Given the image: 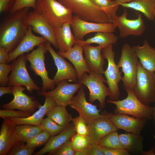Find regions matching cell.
I'll use <instances>...</instances> for the list:
<instances>
[{
	"instance_id": "cell-9",
	"label": "cell",
	"mask_w": 155,
	"mask_h": 155,
	"mask_svg": "<svg viewBox=\"0 0 155 155\" xmlns=\"http://www.w3.org/2000/svg\"><path fill=\"white\" fill-rule=\"evenodd\" d=\"M101 51L103 57L107 60L108 62L107 67L104 71V74L110 91L109 100H118L120 93L118 84L119 81L122 80V77L119 68L115 62V52L113 50V44L102 49Z\"/></svg>"
},
{
	"instance_id": "cell-35",
	"label": "cell",
	"mask_w": 155,
	"mask_h": 155,
	"mask_svg": "<svg viewBox=\"0 0 155 155\" xmlns=\"http://www.w3.org/2000/svg\"><path fill=\"white\" fill-rule=\"evenodd\" d=\"M40 126L43 131L47 132L51 137L59 134L63 131L66 127L59 125L48 117L43 119Z\"/></svg>"
},
{
	"instance_id": "cell-36",
	"label": "cell",
	"mask_w": 155,
	"mask_h": 155,
	"mask_svg": "<svg viewBox=\"0 0 155 155\" xmlns=\"http://www.w3.org/2000/svg\"><path fill=\"white\" fill-rule=\"evenodd\" d=\"M51 137L46 131H42L26 142V146L28 148H36L45 144Z\"/></svg>"
},
{
	"instance_id": "cell-13",
	"label": "cell",
	"mask_w": 155,
	"mask_h": 155,
	"mask_svg": "<svg viewBox=\"0 0 155 155\" xmlns=\"http://www.w3.org/2000/svg\"><path fill=\"white\" fill-rule=\"evenodd\" d=\"M68 106L76 111L87 125L94 119L105 116L100 113L101 110L97 108L96 105L87 101L83 85L78 90L77 95L73 97Z\"/></svg>"
},
{
	"instance_id": "cell-38",
	"label": "cell",
	"mask_w": 155,
	"mask_h": 155,
	"mask_svg": "<svg viewBox=\"0 0 155 155\" xmlns=\"http://www.w3.org/2000/svg\"><path fill=\"white\" fill-rule=\"evenodd\" d=\"M24 142L21 141L8 152V155H31L36 148H28Z\"/></svg>"
},
{
	"instance_id": "cell-12",
	"label": "cell",
	"mask_w": 155,
	"mask_h": 155,
	"mask_svg": "<svg viewBox=\"0 0 155 155\" xmlns=\"http://www.w3.org/2000/svg\"><path fill=\"white\" fill-rule=\"evenodd\" d=\"M67 81V80L61 81L57 84V87L53 90L45 92L39 91L38 94L51 98L55 102L57 105L66 107L69 104L74 94L83 85L78 82L71 84Z\"/></svg>"
},
{
	"instance_id": "cell-53",
	"label": "cell",
	"mask_w": 155,
	"mask_h": 155,
	"mask_svg": "<svg viewBox=\"0 0 155 155\" xmlns=\"http://www.w3.org/2000/svg\"><path fill=\"white\" fill-rule=\"evenodd\" d=\"M154 73H155V72H154Z\"/></svg>"
},
{
	"instance_id": "cell-41",
	"label": "cell",
	"mask_w": 155,
	"mask_h": 155,
	"mask_svg": "<svg viewBox=\"0 0 155 155\" xmlns=\"http://www.w3.org/2000/svg\"><path fill=\"white\" fill-rule=\"evenodd\" d=\"M14 109H4L0 110V117L3 119L10 117L24 118L28 117L31 114L20 110L16 111Z\"/></svg>"
},
{
	"instance_id": "cell-39",
	"label": "cell",
	"mask_w": 155,
	"mask_h": 155,
	"mask_svg": "<svg viewBox=\"0 0 155 155\" xmlns=\"http://www.w3.org/2000/svg\"><path fill=\"white\" fill-rule=\"evenodd\" d=\"M72 121L76 133L81 135H88L89 133L88 125L80 115L73 118Z\"/></svg>"
},
{
	"instance_id": "cell-31",
	"label": "cell",
	"mask_w": 155,
	"mask_h": 155,
	"mask_svg": "<svg viewBox=\"0 0 155 155\" xmlns=\"http://www.w3.org/2000/svg\"><path fill=\"white\" fill-rule=\"evenodd\" d=\"M45 115L59 125L67 127L72 121L71 115L67 111L66 107L56 105L49 110Z\"/></svg>"
},
{
	"instance_id": "cell-17",
	"label": "cell",
	"mask_w": 155,
	"mask_h": 155,
	"mask_svg": "<svg viewBox=\"0 0 155 155\" xmlns=\"http://www.w3.org/2000/svg\"><path fill=\"white\" fill-rule=\"evenodd\" d=\"M29 26L34 32L45 38L57 49H59L53 28L47 20L35 10L30 11L27 17Z\"/></svg>"
},
{
	"instance_id": "cell-1",
	"label": "cell",
	"mask_w": 155,
	"mask_h": 155,
	"mask_svg": "<svg viewBox=\"0 0 155 155\" xmlns=\"http://www.w3.org/2000/svg\"><path fill=\"white\" fill-rule=\"evenodd\" d=\"M30 8H24L9 14L0 24V47L9 53L17 47L27 31V17Z\"/></svg>"
},
{
	"instance_id": "cell-4",
	"label": "cell",
	"mask_w": 155,
	"mask_h": 155,
	"mask_svg": "<svg viewBox=\"0 0 155 155\" xmlns=\"http://www.w3.org/2000/svg\"><path fill=\"white\" fill-rule=\"evenodd\" d=\"M127 96L121 100H107V102L116 106L113 114H123L130 115L140 118L151 119L152 117L154 106L146 105L143 104L136 96L134 90L126 91Z\"/></svg>"
},
{
	"instance_id": "cell-18",
	"label": "cell",
	"mask_w": 155,
	"mask_h": 155,
	"mask_svg": "<svg viewBox=\"0 0 155 155\" xmlns=\"http://www.w3.org/2000/svg\"><path fill=\"white\" fill-rule=\"evenodd\" d=\"M3 119L0 130V155H6L21 139L16 131V125L9 118Z\"/></svg>"
},
{
	"instance_id": "cell-6",
	"label": "cell",
	"mask_w": 155,
	"mask_h": 155,
	"mask_svg": "<svg viewBox=\"0 0 155 155\" xmlns=\"http://www.w3.org/2000/svg\"><path fill=\"white\" fill-rule=\"evenodd\" d=\"M48 51L44 42L31 53L25 54L26 60L30 63L29 68L36 76H40L42 79V86L41 91L43 92L53 90L55 88V86L53 79L49 77L48 72L45 67V54Z\"/></svg>"
},
{
	"instance_id": "cell-11",
	"label": "cell",
	"mask_w": 155,
	"mask_h": 155,
	"mask_svg": "<svg viewBox=\"0 0 155 155\" xmlns=\"http://www.w3.org/2000/svg\"><path fill=\"white\" fill-rule=\"evenodd\" d=\"M128 15L127 9L124 8L121 15L116 16L112 20V22L120 31L119 37L124 38L130 35L140 36L142 34L145 26L141 14L139 13L136 19H128Z\"/></svg>"
},
{
	"instance_id": "cell-26",
	"label": "cell",
	"mask_w": 155,
	"mask_h": 155,
	"mask_svg": "<svg viewBox=\"0 0 155 155\" xmlns=\"http://www.w3.org/2000/svg\"><path fill=\"white\" fill-rule=\"evenodd\" d=\"M139 62L146 69L152 72H155V47H151L148 41L145 40L143 45L132 46Z\"/></svg>"
},
{
	"instance_id": "cell-45",
	"label": "cell",
	"mask_w": 155,
	"mask_h": 155,
	"mask_svg": "<svg viewBox=\"0 0 155 155\" xmlns=\"http://www.w3.org/2000/svg\"><path fill=\"white\" fill-rule=\"evenodd\" d=\"M16 0H0V12H9L12 8Z\"/></svg>"
},
{
	"instance_id": "cell-29",
	"label": "cell",
	"mask_w": 155,
	"mask_h": 155,
	"mask_svg": "<svg viewBox=\"0 0 155 155\" xmlns=\"http://www.w3.org/2000/svg\"><path fill=\"white\" fill-rule=\"evenodd\" d=\"M122 7L133 9L142 13L149 20L155 19L154 11L155 0H135L131 2L121 3Z\"/></svg>"
},
{
	"instance_id": "cell-51",
	"label": "cell",
	"mask_w": 155,
	"mask_h": 155,
	"mask_svg": "<svg viewBox=\"0 0 155 155\" xmlns=\"http://www.w3.org/2000/svg\"><path fill=\"white\" fill-rule=\"evenodd\" d=\"M154 112H153V114L152 117L153 118V119L154 121V123H155V103L154 104Z\"/></svg>"
},
{
	"instance_id": "cell-32",
	"label": "cell",
	"mask_w": 155,
	"mask_h": 155,
	"mask_svg": "<svg viewBox=\"0 0 155 155\" xmlns=\"http://www.w3.org/2000/svg\"><path fill=\"white\" fill-rule=\"evenodd\" d=\"M15 130L18 135L24 143L42 132L43 130L40 126L29 124L16 125Z\"/></svg>"
},
{
	"instance_id": "cell-30",
	"label": "cell",
	"mask_w": 155,
	"mask_h": 155,
	"mask_svg": "<svg viewBox=\"0 0 155 155\" xmlns=\"http://www.w3.org/2000/svg\"><path fill=\"white\" fill-rule=\"evenodd\" d=\"M118 40V37L113 33L98 32L94 36L85 40L76 39L75 42L79 44L82 46L92 43H96L103 49L106 48L111 44H115Z\"/></svg>"
},
{
	"instance_id": "cell-3",
	"label": "cell",
	"mask_w": 155,
	"mask_h": 155,
	"mask_svg": "<svg viewBox=\"0 0 155 155\" xmlns=\"http://www.w3.org/2000/svg\"><path fill=\"white\" fill-rule=\"evenodd\" d=\"M34 9L45 18L53 28L71 24L73 19L71 10L57 0H37Z\"/></svg>"
},
{
	"instance_id": "cell-47",
	"label": "cell",
	"mask_w": 155,
	"mask_h": 155,
	"mask_svg": "<svg viewBox=\"0 0 155 155\" xmlns=\"http://www.w3.org/2000/svg\"><path fill=\"white\" fill-rule=\"evenodd\" d=\"M9 53L5 48L0 47V63H7L9 59Z\"/></svg>"
},
{
	"instance_id": "cell-8",
	"label": "cell",
	"mask_w": 155,
	"mask_h": 155,
	"mask_svg": "<svg viewBox=\"0 0 155 155\" xmlns=\"http://www.w3.org/2000/svg\"><path fill=\"white\" fill-rule=\"evenodd\" d=\"M84 72L78 82L86 86L88 88L90 94L89 101L92 103L98 100L101 109L106 106V97L110 94L109 90L104 84L106 80L102 75L91 71L88 75Z\"/></svg>"
},
{
	"instance_id": "cell-37",
	"label": "cell",
	"mask_w": 155,
	"mask_h": 155,
	"mask_svg": "<svg viewBox=\"0 0 155 155\" xmlns=\"http://www.w3.org/2000/svg\"><path fill=\"white\" fill-rule=\"evenodd\" d=\"M72 145L76 151L83 150L90 145V140L88 135H84L76 133L71 138Z\"/></svg>"
},
{
	"instance_id": "cell-28",
	"label": "cell",
	"mask_w": 155,
	"mask_h": 155,
	"mask_svg": "<svg viewBox=\"0 0 155 155\" xmlns=\"http://www.w3.org/2000/svg\"><path fill=\"white\" fill-rule=\"evenodd\" d=\"M119 136L123 149L132 153L141 154L143 151L142 135L129 133L120 134Z\"/></svg>"
},
{
	"instance_id": "cell-33",
	"label": "cell",
	"mask_w": 155,
	"mask_h": 155,
	"mask_svg": "<svg viewBox=\"0 0 155 155\" xmlns=\"http://www.w3.org/2000/svg\"><path fill=\"white\" fill-rule=\"evenodd\" d=\"M119 135L117 131L112 132L101 139L98 144L104 148L123 149L120 141Z\"/></svg>"
},
{
	"instance_id": "cell-50",
	"label": "cell",
	"mask_w": 155,
	"mask_h": 155,
	"mask_svg": "<svg viewBox=\"0 0 155 155\" xmlns=\"http://www.w3.org/2000/svg\"><path fill=\"white\" fill-rule=\"evenodd\" d=\"M117 3L120 4L121 3H128L133 1L135 0H115Z\"/></svg>"
},
{
	"instance_id": "cell-7",
	"label": "cell",
	"mask_w": 155,
	"mask_h": 155,
	"mask_svg": "<svg viewBox=\"0 0 155 155\" xmlns=\"http://www.w3.org/2000/svg\"><path fill=\"white\" fill-rule=\"evenodd\" d=\"M138 99L144 104L149 106L155 103V74L144 68L139 62L136 84L134 89Z\"/></svg>"
},
{
	"instance_id": "cell-22",
	"label": "cell",
	"mask_w": 155,
	"mask_h": 155,
	"mask_svg": "<svg viewBox=\"0 0 155 155\" xmlns=\"http://www.w3.org/2000/svg\"><path fill=\"white\" fill-rule=\"evenodd\" d=\"M83 46L75 42L73 46L67 51H58L57 53L61 56L68 59L72 63L77 71L78 80L81 79L84 72L89 73L91 71L88 68L83 57Z\"/></svg>"
},
{
	"instance_id": "cell-46",
	"label": "cell",
	"mask_w": 155,
	"mask_h": 155,
	"mask_svg": "<svg viewBox=\"0 0 155 155\" xmlns=\"http://www.w3.org/2000/svg\"><path fill=\"white\" fill-rule=\"evenodd\" d=\"M88 155H105L98 144L90 145L88 147Z\"/></svg>"
},
{
	"instance_id": "cell-23",
	"label": "cell",
	"mask_w": 155,
	"mask_h": 155,
	"mask_svg": "<svg viewBox=\"0 0 155 155\" xmlns=\"http://www.w3.org/2000/svg\"><path fill=\"white\" fill-rule=\"evenodd\" d=\"M83 46L85 59L89 69L91 71L103 76L104 71L103 66L105 61L101 52L102 48L99 45L94 46L90 44Z\"/></svg>"
},
{
	"instance_id": "cell-48",
	"label": "cell",
	"mask_w": 155,
	"mask_h": 155,
	"mask_svg": "<svg viewBox=\"0 0 155 155\" xmlns=\"http://www.w3.org/2000/svg\"><path fill=\"white\" fill-rule=\"evenodd\" d=\"M13 86H0V97L5 94H12Z\"/></svg>"
},
{
	"instance_id": "cell-10",
	"label": "cell",
	"mask_w": 155,
	"mask_h": 155,
	"mask_svg": "<svg viewBox=\"0 0 155 155\" xmlns=\"http://www.w3.org/2000/svg\"><path fill=\"white\" fill-rule=\"evenodd\" d=\"M25 55H21L12 61V70L9 77L7 86H24L30 93L35 90L40 91V88L34 82L30 76L26 67Z\"/></svg>"
},
{
	"instance_id": "cell-43",
	"label": "cell",
	"mask_w": 155,
	"mask_h": 155,
	"mask_svg": "<svg viewBox=\"0 0 155 155\" xmlns=\"http://www.w3.org/2000/svg\"><path fill=\"white\" fill-rule=\"evenodd\" d=\"M37 0H16L14 5L8 12L9 14H13L17 11L25 7L35 8Z\"/></svg>"
},
{
	"instance_id": "cell-16",
	"label": "cell",
	"mask_w": 155,
	"mask_h": 155,
	"mask_svg": "<svg viewBox=\"0 0 155 155\" xmlns=\"http://www.w3.org/2000/svg\"><path fill=\"white\" fill-rule=\"evenodd\" d=\"M44 43L57 68V71L53 79L55 85H57L59 82L63 80L74 82L78 81L77 72L75 67L66 61L64 57L55 51L49 42L47 41Z\"/></svg>"
},
{
	"instance_id": "cell-5",
	"label": "cell",
	"mask_w": 155,
	"mask_h": 155,
	"mask_svg": "<svg viewBox=\"0 0 155 155\" xmlns=\"http://www.w3.org/2000/svg\"><path fill=\"white\" fill-rule=\"evenodd\" d=\"M139 61L132 47L124 44L121 49V55L117 65L121 67L123 73L122 80L125 90H134L136 84L137 74Z\"/></svg>"
},
{
	"instance_id": "cell-27",
	"label": "cell",
	"mask_w": 155,
	"mask_h": 155,
	"mask_svg": "<svg viewBox=\"0 0 155 155\" xmlns=\"http://www.w3.org/2000/svg\"><path fill=\"white\" fill-rule=\"evenodd\" d=\"M71 24L67 23L61 27L53 28L59 51L65 52L72 48L75 43V38L72 34Z\"/></svg>"
},
{
	"instance_id": "cell-34",
	"label": "cell",
	"mask_w": 155,
	"mask_h": 155,
	"mask_svg": "<svg viewBox=\"0 0 155 155\" xmlns=\"http://www.w3.org/2000/svg\"><path fill=\"white\" fill-rule=\"evenodd\" d=\"M91 0L95 5L105 11L108 15L111 20L115 16H117L116 13L119 5L115 0Z\"/></svg>"
},
{
	"instance_id": "cell-14",
	"label": "cell",
	"mask_w": 155,
	"mask_h": 155,
	"mask_svg": "<svg viewBox=\"0 0 155 155\" xmlns=\"http://www.w3.org/2000/svg\"><path fill=\"white\" fill-rule=\"evenodd\" d=\"M76 39L83 40L87 34L92 32H114L117 27L113 23H100L82 20L74 15L71 24Z\"/></svg>"
},
{
	"instance_id": "cell-42",
	"label": "cell",
	"mask_w": 155,
	"mask_h": 155,
	"mask_svg": "<svg viewBox=\"0 0 155 155\" xmlns=\"http://www.w3.org/2000/svg\"><path fill=\"white\" fill-rule=\"evenodd\" d=\"M12 64L0 63V86H5L9 82L8 75L12 70Z\"/></svg>"
},
{
	"instance_id": "cell-20",
	"label": "cell",
	"mask_w": 155,
	"mask_h": 155,
	"mask_svg": "<svg viewBox=\"0 0 155 155\" xmlns=\"http://www.w3.org/2000/svg\"><path fill=\"white\" fill-rule=\"evenodd\" d=\"M106 113L118 129H123L126 132L136 134H140L147 119L130 117L123 114Z\"/></svg>"
},
{
	"instance_id": "cell-21",
	"label": "cell",
	"mask_w": 155,
	"mask_h": 155,
	"mask_svg": "<svg viewBox=\"0 0 155 155\" xmlns=\"http://www.w3.org/2000/svg\"><path fill=\"white\" fill-rule=\"evenodd\" d=\"M32 31V27L29 26L25 36L19 45L13 51L9 53L7 64L20 55L32 50L35 46H38L41 43L47 41L43 36H35L33 33Z\"/></svg>"
},
{
	"instance_id": "cell-44",
	"label": "cell",
	"mask_w": 155,
	"mask_h": 155,
	"mask_svg": "<svg viewBox=\"0 0 155 155\" xmlns=\"http://www.w3.org/2000/svg\"><path fill=\"white\" fill-rule=\"evenodd\" d=\"M100 148L105 155H129L130 154L124 149H118L103 147Z\"/></svg>"
},
{
	"instance_id": "cell-25",
	"label": "cell",
	"mask_w": 155,
	"mask_h": 155,
	"mask_svg": "<svg viewBox=\"0 0 155 155\" xmlns=\"http://www.w3.org/2000/svg\"><path fill=\"white\" fill-rule=\"evenodd\" d=\"M44 104L41 105L38 110L30 116L26 118L16 117L8 118L16 125L29 124L40 126L43 117L51 109L57 105L55 102L50 98L45 97Z\"/></svg>"
},
{
	"instance_id": "cell-40",
	"label": "cell",
	"mask_w": 155,
	"mask_h": 155,
	"mask_svg": "<svg viewBox=\"0 0 155 155\" xmlns=\"http://www.w3.org/2000/svg\"><path fill=\"white\" fill-rule=\"evenodd\" d=\"M76 150L71 140L67 142L55 151L48 153L49 155H75Z\"/></svg>"
},
{
	"instance_id": "cell-49",
	"label": "cell",
	"mask_w": 155,
	"mask_h": 155,
	"mask_svg": "<svg viewBox=\"0 0 155 155\" xmlns=\"http://www.w3.org/2000/svg\"><path fill=\"white\" fill-rule=\"evenodd\" d=\"M88 147L83 150L76 151L75 155H88Z\"/></svg>"
},
{
	"instance_id": "cell-52",
	"label": "cell",
	"mask_w": 155,
	"mask_h": 155,
	"mask_svg": "<svg viewBox=\"0 0 155 155\" xmlns=\"http://www.w3.org/2000/svg\"><path fill=\"white\" fill-rule=\"evenodd\" d=\"M154 15L155 18V8L154 11Z\"/></svg>"
},
{
	"instance_id": "cell-15",
	"label": "cell",
	"mask_w": 155,
	"mask_h": 155,
	"mask_svg": "<svg viewBox=\"0 0 155 155\" xmlns=\"http://www.w3.org/2000/svg\"><path fill=\"white\" fill-rule=\"evenodd\" d=\"M26 89V87L22 86H13V100L9 102L2 105L1 108L4 109H18L31 114L34 113L41 104L38 100H34V96H29L24 93Z\"/></svg>"
},
{
	"instance_id": "cell-19",
	"label": "cell",
	"mask_w": 155,
	"mask_h": 155,
	"mask_svg": "<svg viewBox=\"0 0 155 155\" xmlns=\"http://www.w3.org/2000/svg\"><path fill=\"white\" fill-rule=\"evenodd\" d=\"M88 125L90 145L98 144L99 141L105 135L118 130L106 113L104 116L94 119Z\"/></svg>"
},
{
	"instance_id": "cell-2",
	"label": "cell",
	"mask_w": 155,
	"mask_h": 155,
	"mask_svg": "<svg viewBox=\"0 0 155 155\" xmlns=\"http://www.w3.org/2000/svg\"><path fill=\"white\" fill-rule=\"evenodd\" d=\"M57 0L81 20L97 23L112 22L107 13L91 0Z\"/></svg>"
},
{
	"instance_id": "cell-24",
	"label": "cell",
	"mask_w": 155,
	"mask_h": 155,
	"mask_svg": "<svg viewBox=\"0 0 155 155\" xmlns=\"http://www.w3.org/2000/svg\"><path fill=\"white\" fill-rule=\"evenodd\" d=\"M76 133V132L73 123H70L61 133L51 137L44 147L35 153L34 155H42L55 151L65 143L71 140Z\"/></svg>"
}]
</instances>
